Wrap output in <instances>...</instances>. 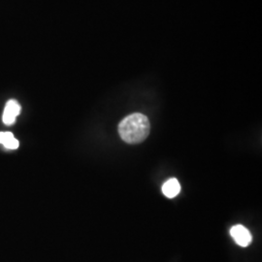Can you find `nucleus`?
I'll return each instance as SVG.
<instances>
[{
	"mask_svg": "<svg viewBox=\"0 0 262 262\" xmlns=\"http://www.w3.org/2000/svg\"><path fill=\"white\" fill-rule=\"evenodd\" d=\"M119 134L127 144H139L145 140L150 131V124L147 116L141 113H134L126 116L120 122Z\"/></svg>",
	"mask_w": 262,
	"mask_h": 262,
	"instance_id": "f257e3e1",
	"label": "nucleus"
},
{
	"mask_svg": "<svg viewBox=\"0 0 262 262\" xmlns=\"http://www.w3.org/2000/svg\"><path fill=\"white\" fill-rule=\"evenodd\" d=\"M230 234L237 245L241 247H248L253 241L251 232L243 225H235L230 229Z\"/></svg>",
	"mask_w": 262,
	"mask_h": 262,
	"instance_id": "f03ea898",
	"label": "nucleus"
},
{
	"mask_svg": "<svg viewBox=\"0 0 262 262\" xmlns=\"http://www.w3.org/2000/svg\"><path fill=\"white\" fill-rule=\"evenodd\" d=\"M19 113H20L19 104L14 99L9 100L5 105L3 116H2V121L6 125H12L16 122Z\"/></svg>",
	"mask_w": 262,
	"mask_h": 262,
	"instance_id": "7ed1b4c3",
	"label": "nucleus"
},
{
	"mask_svg": "<svg viewBox=\"0 0 262 262\" xmlns=\"http://www.w3.org/2000/svg\"><path fill=\"white\" fill-rule=\"evenodd\" d=\"M181 191V186L178 180L170 179L166 183H164L162 187L163 194L168 198H174L177 196Z\"/></svg>",
	"mask_w": 262,
	"mask_h": 262,
	"instance_id": "20e7f679",
	"label": "nucleus"
},
{
	"mask_svg": "<svg viewBox=\"0 0 262 262\" xmlns=\"http://www.w3.org/2000/svg\"><path fill=\"white\" fill-rule=\"evenodd\" d=\"M0 144L10 150L18 149L19 145V141L11 132H0Z\"/></svg>",
	"mask_w": 262,
	"mask_h": 262,
	"instance_id": "39448f33",
	"label": "nucleus"
}]
</instances>
